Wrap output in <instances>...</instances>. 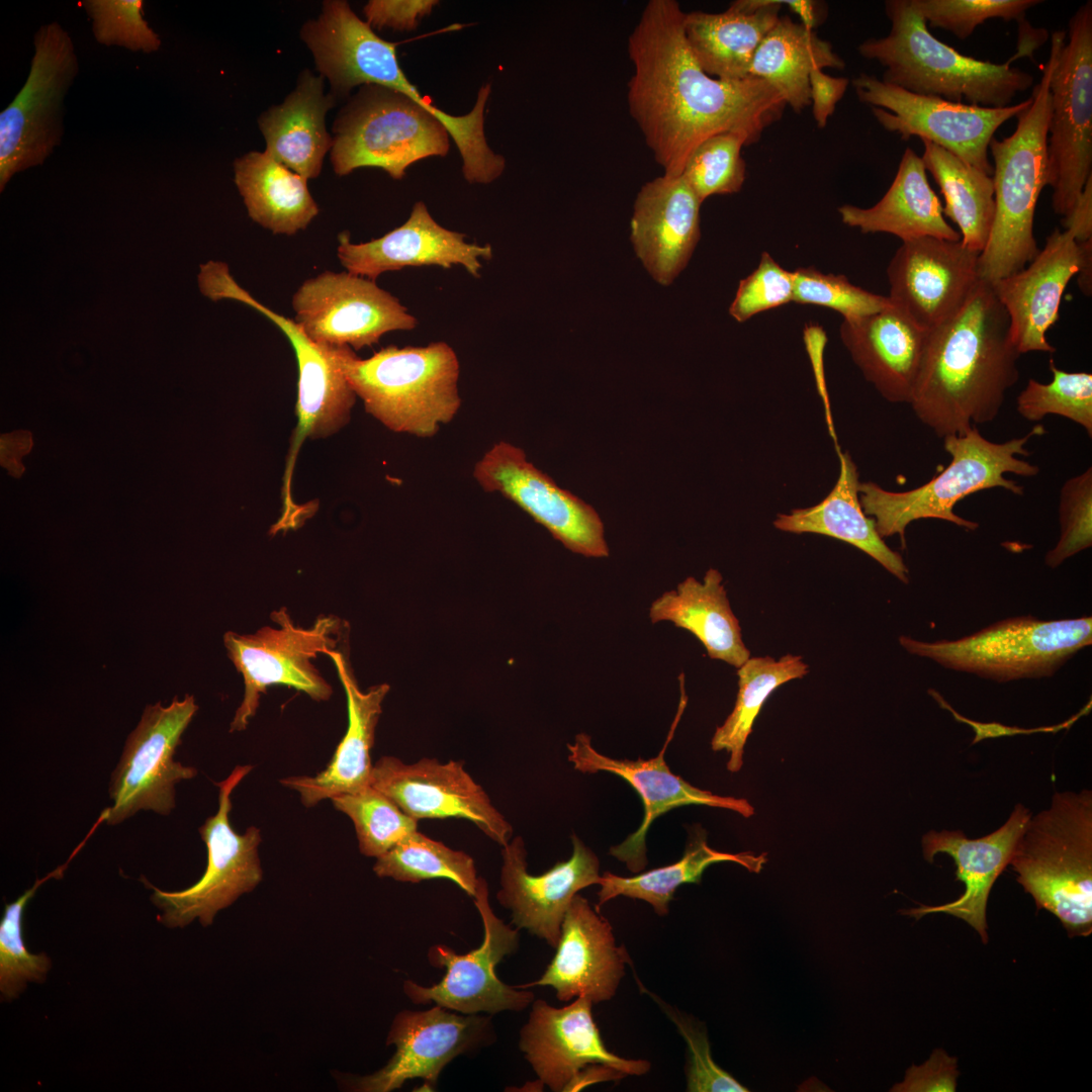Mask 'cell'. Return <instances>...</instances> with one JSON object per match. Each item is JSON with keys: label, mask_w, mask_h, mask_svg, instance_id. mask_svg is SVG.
<instances>
[{"label": "cell", "mask_w": 1092, "mask_h": 1092, "mask_svg": "<svg viewBox=\"0 0 1092 1092\" xmlns=\"http://www.w3.org/2000/svg\"><path fill=\"white\" fill-rule=\"evenodd\" d=\"M437 4L435 0H371L363 11L372 28L412 30Z\"/></svg>", "instance_id": "cell-55"}, {"label": "cell", "mask_w": 1092, "mask_h": 1092, "mask_svg": "<svg viewBox=\"0 0 1092 1092\" xmlns=\"http://www.w3.org/2000/svg\"><path fill=\"white\" fill-rule=\"evenodd\" d=\"M838 213L843 223L861 233H888L902 242L922 237L961 240L960 232L943 216L921 157L911 148L905 150L896 176L879 202L868 208L841 205Z\"/></svg>", "instance_id": "cell-36"}, {"label": "cell", "mask_w": 1092, "mask_h": 1092, "mask_svg": "<svg viewBox=\"0 0 1092 1092\" xmlns=\"http://www.w3.org/2000/svg\"><path fill=\"white\" fill-rule=\"evenodd\" d=\"M749 139L740 132H723L701 143L689 156L681 176L701 202L712 195L738 192L745 180L741 157Z\"/></svg>", "instance_id": "cell-47"}, {"label": "cell", "mask_w": 1092, "mask_h": 1092, "mask_svg": "<svg viewBox=\"0 0 1092 1092\" xmlns=\"http://www.w3.org/2000/svg\"><path fill=\"white\" fill-rule=\"evenodd\" d=\"M1032 812L1018 803L1007 821L997 830L981 838L970 839L961 830H930L922 837L926 861L932 862L937 853H947L957 864V880L965 885L959 899L936 906L921 905L901 911L915 919L927 914L945 913L963 919L988 941L986 908L991 889L1009 864L1013 849L1025 829Z\"/></svg>", "instance_id": "cell-29"}, {"label": "cell", "mask_w": 1092, "mask_h": 1092, "mask_svg": "<svg viewBox=\"0 0 1092 1092\" xmlns=\"http://www.w3.org/2000/svg\"><path fill=\"white\" fill-rule=\"evenodd\" d=\"M839 475L828 495L815 506L779 514L774 521L778 530L825 535L861 550L904 583L909 570L902 556L892 550L876 530L875 521L866 515L859 499V477L848 452L837 448Z\"/></svg>", "instance_id": "cell-35"}, {"label": "cell", "mask_w": 1092, "mask_h": 1092, "mask_svg": "<svg viewBox=\"0 0 1092 1092\" xmlns=\"http://www.w3.org/2000/svg\"><path fill=\"white\" fill-rule=\"evenodd\" d=\"M781 7V1L738 0L719 13L685 12L686 41L708 75L745 79L756 50L780 19Z\"/></svg>", "instance_id": "cell-33"}, {"label": "cell", "mask_w": 1092, "mask_h": 1092, "mask_svg": "<svg viewBox=\"0 0 1092 1092\" xmlns=\"http://www.w3.org/2000/svg\"><path fill=\"white\" fill-rule=\"evenodd\" d=\"M28 76L0 113V191L17 172L40 166L61 145L64 99L79 73L68 31L57 21L33 36Z\"/></svg>", "instance_id": "cell-10"}, {"label": "cell", "mask_w": 1092, "mask_h": 1092, "mask_svg": "<svg viewBox=\"0 0 1092 1092\" xmlns=\"http://www.w3.org/2000/svg\"><path fill=\"white\" fill-rule=\"evenodd\" d=\"M885 11L890 32L869 38L858 46V54L879 62L882 81L909 92L937 96L952 102L1001 108L1029 89L1033 77L1003 64L966 56L937 39L910 0H888Z\"/></svg>", "instance_id": "cell-5"}, {"label": "cell", "mask_w": 1092, "mask_h": 1092, "mask_svg": "<svg viewBox=\"0 0 1092 1092\" xmlns=\"http://www.w3.org/2000/svg\"><path fill=\"white\" fill-rule=\"evenodd\" d=\"M641 991L650 995L660 1006L663 1012L675 1024L678 1032L684 1037L687 1049V1090L691 1092H747L748 1089L740 1084L725 1070L720 1068L713 1060L707 1031L698 1023L677 1009L671 1007L656 995L648 991L637 979Z\"/></svg>", "instance_id": "cell-51"}, {"label": "cell", "mask_w": 1092, "mask_h": 1092, "mask_svg": "<svg viewBox=\"0 0 1092 1092\" xmlns=\"http://www.w3.org/2000/svg\"><path fill=\"white\" fill-rule=\"evenodd\" d=\"M295 323L315 344L359 350L392 331H411L417 318L375 281L325 271L305 280L292 297Z\"/></svg>", "instance_id": "cell-19"}, {"label": "cell", "mask_w": 1092, "mask_h": 1092, "mask_svg": "<svg viewBox=\"0 0 1092 1092\" xmlns=\"http://www.w3.org/2000/svg\"><path fill=\"white\" fill-rule=\"evenodd\" d=\"M555 948L541 978L518 988L550 986L560 1001L583 997L597 1004L616 995L626 965H631L625 946L616 944L609 920L578 894L564 914Z\"/></svg>", "instance_id": "cell-27"}, {"label": "cell", "mask_w": 1092, "mask_h": 1092, "mask_svg": "<svg viewBox=\"0 0 1092 1092\" xmlns=\"http://www.w3.org/2000/svg\"><path fill=\"white\" fill-rule=\"evenodd\" d=\"M1061 222L1077 243L1092 239V175Z\"/></svg>", "instance_id": "cell-57"}, {"label": "cell", "mask_w": 1092, "mask_h": 1092, "mask_svg": "<svg viewBox=\"0 0 1092 1092\" xmlns=\"http://www.w3.org/2000/svg\"><path fill=\"white\" fill-rule=\"evenodd\" d=\"M899 642L911 654L987 679L1038 678L1053 675L1091 645L1092 618L1045 621L1019 616L956 640L928 642L901 636Z\"/></svg>", "instance_id": "cell-9"}, {"label": "cell", "mask_w": 1092, "mask_h": 1092, "mask_svg": "<svg viewBox=\"0 0 1092 1092\" xmlns=\"http://www.w3.org/2000/svg\"><path fill=\"white\" fill-rule=\"evenodd\" d=\"M489 1017L458 1015L436 1005L425 1011L404 1010L393 1019L386 1044L395 1053L377 1072L350 1080L361 1092H389L415 1078L433 1090L443 1068L454 1058L477 1048L489 1034Z\"/></svg>", "instance_id": "cell-24"}, {"label": "cell", "mask_w": 1092, "mask_h": 1092, "mask_svg": "<svg viewBox=\"0 0 1092 1092\" xmlns=\"http://www.w3.org/2000/svg\"><path fill=\"white\" fill-rule=\"evenodd\" d=\"M197 278L201 293L211 300L234 299L268 317L285 334L294 350L298 365V423L293 435L284 489V499L290 500L291 469L300 444L306 437H327L344 427L350 419L356 394L325 346L312 342L295 321L254 298L236 282L225 263L209 261L202 264Z\"/></svg>", "instance_id": "cell-17"}, {"label": "cell", "mask_w": 1092, "mask_h": 1092, "mask_svg": "<svg viewBox=\"0 0 1092 1092\" xmlns=\"http://www.w3.org/2000/svg\"><path fill=\"white\" fill-rule=\"evenodd\" d=\"M1053 374L1050 383L1029 378L1016 398V411L1026 421H1041L1048 415H1058L1080 425L1092 437V375L1087 372H1067L1051 358Z\"/></svg>", "instance_id": "cell-46"}, {"label": "cell", "mask_w": 1092, "mask_h": 1092, "mask_svg": "<svg viewBox=\"0 0 1092 1092\" xmlns=\"http://www.w3.org/2000/svg\"><path fill=\"white\" fill-rule=\"evenodd\" d=\"M473 477L486 492H498L568 550L585 557H608L604 524L596 510L559 487L511 443L494 444L476 462Z\"/></svg>", "instance_id": "cell-21"}, {"label": "cell", "mask_w": 1092, "mask_h": 1092, "mask_svg": "<svg viewBox=\"0 0 1092 1092\" xmlns=\"http://www.w3.org/2000/svg\"><path fill=\"white\" fill-rule=\"evenodd\" d=\"M323 346L366 412L393 432L433 437L460 408L459 361L445 342L391 345L367 359L347 346Z\"/></svg>", "instance_id": "cell-7"}, {"label": "cell", "mask_w": 1092, "mask_h": 1092, "mask_svg": "<svg viewBox=\"0 0 1092 1092\" xmlns=\"http://www.w3.org/2000/svg\"><path fill=\"white\" fill-rule=\"evenodd\" d=\"M77 854L74 850L68 860L53 872L37 879L15 901L5 904L0 921V993L2 1001L15 999L28 982L41 983L51 969V960L43 953H31L23 939V913L26 904L38 888L51 879H60L70 861Z\"/></svg>", "instance_id": "cell-44"}, {"label": "cell", "mask_w": 1092, "mask_h": 1092, "mask_svg": "<svg viewBox=\"0 0 1092 1092\" xmlns=\"http://www.w3.org/2000/svg\"><path fill=\"white\" fill-rule=\"evenodd\" d=\"M980 252L962 241L902 242L887 268L892 304L928 333L957 313L979 282Z\"/></svg>", "instance_id": "cell-23"}, {"label": "cell", "mask_w": 1092, "mask_h": 1092, "mask_svg": "<svg viewBox=\"0 0 1092 1092\" xmlns=\"http://www.w3.org/2000/svg\"><path fill=\"white\" fill-rule=\"evenodd\" d=\"M234 171L249 216L273 234L294 235L317 215L307 179L268 153L252 151L237 158Z\"/></svg>", "instance_id": "cell-38"}, {"label": "cell", "mask_w": 1092, "mask_h": 1092, "mask_svg": "<svg viewBox=\"0 0 1092 1092\" xmlns=\"http://www.w3.org/2000/svg\"><path fill=\"white\" fill-rule=\"evenodd\" d=\"M82 6L98 43L145 54L161 48L160 35L144 18V0H84Z\"/></svg>", "instance_id": "cell-48"}, {"label": "cell", "mask_w": 1092, "mask_h": 1092, "mask_svg": "<svg viewBox=\"0 0 1092 1092\" xmlns=\"http://www.w3.org/2000/svg\"><path fill=\"white\" fill-rule=\"evenodd\" d=\"M922 143L925 170L932 175L944 198L943 216L959 226L965 246L981 253L995 214L992 176L931 142Z\"/></svg>", "instance_id": "cell-41"}, {"label": "cell", "mask_w": 1092, "mask_h": 1092, "mask_svg": "<svg viewBox=\"0 0 1092 1092\" xmlns=\"http://www.w3.org/2000/svg\"><path fill=\"white\" fill-rule=\"evenodd\" d=\"M766 860V853H728L713 849L707 843L706 831L701 826H695L689 829L684 855L677 861L631 877L605 872L599 883L601 889L598 892L596 909L599 911L603 904L613 898L625 896L645 901L652 906L656 914L665 916L675 890L684 884H700L704 872L711 864L730 861L751 873H759Z\"/></svg>", "instance_id": "cell-40"}, {"label": "cell", "mask_w": 1092, "mask_h": 1092, "mask_svg": "<svg viewBox=\"0 0 1092 1092\" xmlns=\"http://www.w3.org/2000/svg\"><path fill=\"white\" fill-rule=\"evenodd\" d=\"M852 85L859 101L871 106L888 131L903 140L918 136L931 142L991 176L988 150L994 133L1031 102L1029 97L1001 108L952 102L915 94L864 73L854 78Z\"/></svg>", "instance_id": "cell-15"}, {"label": "cell", "mask_w": 1092, "mask_h": 1092, "mask_svg": "<svg viewBox=\"0 0 1092 1092\" xmlns=\"http://www.w3.org/2000/svg\"><path fill=\"white\" fill-rule=\"evenodd\" d=\"M1060 538L1044 558L1051 568L1092 545V468L1070 477L1062 485L1059 499Z\"/></svg>", "instance_id": "cell-52"}, {"label": "cell", "mask_w": 1092, "mask_h": 1092, "mask_svg": "<svg viewBox=\"0 0 1092 1092\" xmlns=\"http://www.w3.org/2000/svg\"><path fill=\"white\" fill-rule=\"evenodd\" d=\"M370 785L417 821L461 818L502 846L512 838V825L463 761L425 757L405 763L386 755L373 764Z\"/></svg>", "instance_id": "cell-22"}, {"label": "cell", "mask_w": 1092, "mask_h": 1092, "mask_svg": "<svg viewBox=\"0 0 1092 1092\" xmlns=\"http://www.w3.org/2000/svg\"><path fill=\"white\" fill-rule=\"evenodd\" d=\"M840 339L863 377L893 403H909L927 333L893 304L843 320Z\"/></svg>", "instance_id": "cell-32"}, {"label": "cell", "mask_w": 1092, "mask_h": 1092, "mask_svg": "<svg viewBox=\"0 0 1092 1092\" xmlns=\"http://www.w3.org/2000/svg\"><path fill=\"white\" fill-rule=\"evenodd\" d=\"M346 694L348 727L328 766L314 777H289L280 783L299 793L301 803L312 807L325 799L360 791L371 783V749L387 684L360 690L353 670L340 649L329 652Z\"/></svg>", "instance_id": "cell-31"}, {"label": "cell", "mask_w": 1092, "mask_h": 1092, "mask_svg": "<svg viewBox=\"0 0 1092 1092\" xmlns=\"http://www.w3.org/2000/svg\"><path fill=\"white\" fill-rule=\"evenodd\" d=\"M593 1002L576 998L562 1008L534 1000L520 1033L524 1053L542 1085L552 1091H578L602 1081H619L649 1072L646 1060L622 1058L608 1050L598 1028Z\"/></svg>", "instance_id": "cell-14"}, {"label": "cell", "mask_w": 1092, "mask_h": 1092, "mask_svg": "<svg viewBox=\"0 0 1092 1092\" xmlns=\"http://www.w3.org/2000/svg\"><path fill=\"white\" fill-rule=\"evenodd\" d=\"M702 202L681 175L663 174L637 194L630 239L647 272L669 285L689 263L700 240Z\"/></svg>", "instance_id": "cell-30"}, {"label": "cell", "mask_w": 1092, "mask_h": 1092, "mask_svg": "<svg viewBox=\"0 0 1092 1092\" xmlns=\"http://www.w3.org/2000/svg\"><path fill=\"white\" fill-rule=\"evenodd\" d=\"M1051 77L1046 155L1054 211L1064 216L1092 175V2L1069 20Z\"/></svg>", "instance_id": "cell-12"}, {"label": "cell", "mask_w": 1092, "mask_h": 1092, "mask_svg": "<svg viewBox=\"0 0 1092 1092\" xmlns=\"http://www.w3.org/2000/svg\"><path fill=\"white\" fill-rule=\"evenodd\" d=\"M679 679L680 699L677 712L657 756L650 759L639 757L636 760L612 758L597 751L592 745L590 736L583 732L575 736L573 743L567 744V758L576 770L614 774L628 782L641 798L644 816L640 826L609 851L618 860L625 862L628 870L634 874L643 872L648 863L646 835L652 822L674 808L700 805L728 809L746 818L754 814L753 806L746 799L719 796L696 788L681 777L672 774L667 766L665 750L672 740L688 701L684 673Z\"/></svg>", "instance_id": "cell-20"}, {"label": "cell", "mask_w": 1092, "mask_h": 1092, "mask_svg": "<svg viewBox=\"0 0 1092 1092\" xmlns=\"http://www.w3.org/2000/svg\"><path fill=\"white\" fill-rule=\"evenodd\" d=\"M794 276V302L834 309L843 320L869 315L892 305L888 296L853 285L844 275L807 267L795 270Z\"/></svg>", "instance_id": "cell-49"}, {"label": "cell", "mask_w": 1092, "mask_h": 1092, "mask_svg": "<svg viewBox=\"0 0 1092 1092\" xmlns=\"http://www.w3.org/2000/svg\"><path fill=\"white\" fill-rule=\"evenodd\" d=\"M253 766L238 765L228 778L216 782L217 812L206 818L198 831L207 849V864L201 878L182 891H163L145 878L153 890L151 901L161 910L158 920L169 928L185 927L195 919L209 926L218 911L240 896L253 891L263 878L258 854L260 829L251 826L236 832L230 822L232 794Z\"/></svg>", "instance_id": "cell-13"}, {"label": "cell", "mask_w": 1092, "mask_h": 1092, "mask_svg": "<svg viewBox=\"0 0 1092 1092\" xmlns=\"http://www.w3.org/2000/svg\"><path fill=\"white\" fill-rule=\"evenodd\" d=\"M472 898L483 923L480 946L466 954H458L445 944L431 946L428 961L435 968L446 969L445 976L429 987L405 981L403 991L416 1004L435 1002L462 1014L523 1010L533 1003L534 993L505 984L494 971L506 956L517 950L520 929L512 928L494 914L488 902L487 883L482 877H478Z\"/></svg>", "instance_id": "cell-18"}, {"label": "cell", "mask_w": 1092, "mask_h": 1092, "mask_svg": "<svg viewBox=\"0 0 1092 1092\" xmlns=\"http://www.w3.org/2000/svg\"><path fill=\"white\" fill-rule=\"evenodd\" d=\"M930 27L951 32L960 39L972 35L976 27L992 18L1023 23L1028 9L1040 0H910Z\"/></svg>", "instance_id": "cell-50"}, {"label": "cell", "mask_w": 1092, "mask_h": 1092, "mask_svg": "<svg viewBox=\"0 0 1092 1092\" xmlns=\"http://www.w3.org/2000/svg\"><path fill=\"white\" fill-rule=\"evenodd\" d=\"M794 286V271L784 269L763 252L756 269L739 282L729 313L743 323L759 312L792 302Z\"/></svg>", "instance_id": "cell-53"}, {"label": "cell", "mask_w": 1092, "mask_h": 1092, "mask_svg": "<svg viewBox=\"0 0 1092 1092\" xmlns=\"http://www.w3.org/2000/svg\"><path fill=\"white\" fill-rule=\"evenodd\" d=\"M1 465L14 477H20L24 471L21 458L29 453L32 446L31 434L27 431H15L1 436Z\"/></svg>", "instance_id": "cell-58"}, {"label": "cell", "mask_w": 1092, "mask_h": 1092, "mask_svg": "<svg viewBox=\"0 0 1092 1092\" xmlns=\"http://www.w3.org/2000/svg\"><path fill=\"white\" fill-rule=\"evenodd\" d=\"M1008 314L981 279L963 307L928 332L909 404L938 438L994 421L1019 378Z\"/></svg>", "instance_id": "cell-2"}, {"label": "cell", "mask_w": 1092, "mask_h": 1092, "mask_svg": "<svg viewBox=\"0 0 1092 1092\" xmlns=\"http://www.w3.org/2000/svg\"><path fill=\"white\" fill-rule=\"evenodd\" d=\"M849 80L832 77L822 69L814 68L809 74L810 103L818 127H824L839 100L844 96Z\"/></svg>", "instance_id": "cell-56"}, {"label": "cell", "mask_w": 1092, "mask_h": 1092, "mask_svg": "<svg viewBox=\"0 0 1092 1092\" xmlns=\"http://www.w3.org/2000/svg\"><path fill=\"white\" fill-rule=\"evenodd\" d=\"M336 100L325 93V78L304 69L284 101L258 118L265 152L305 179L316 178L333 147L326 115Z\"/></svg>", "instance_id": "cell-34"}, {"label": "cell", "mask_w": 1092, "mask_h": 1092, "mask_svg": "<svg viewBox=\"0 0 1092 1092\" xmlns=\"http://www.w3.org/2000/svg\"><path fill=\"white\" fill-rule=\"evenodd\" d=\"M675 0H650L628 37L634 71L627 88L631 117L663 174L679 176L708 138L740 132L756 143L787 105L767 81L708 75L692 55Z\"/></svg>", "instance_id": "cell-1"}, {"label": "cell", "mask_w": 1092, "mask_h": 1092, "mask_svg": "<svg viewBox=\"0 0 1092 1092\" xmlns=\"http://www.w3.org/2000/svg\"><path fill=\"white\" fill-rule=\"evenodd\" d=\"M648 614L652 624L671 622L691 632L712 659L738 668L750 657L723 576L715 568L708 569L702 581L689 576L675 589L664 592L651 603Z\"/></svg>", "instance_id": "cell-37"}, {"label": "cell", "mask_w": 1092, "mask_h": 1092, "mask_svg": "<svg viewBox=\"0 0 1092 1092\" xmlns=\"http://www.w3.org/2000/svg\"><path fill=\"white\" fill-rule=\"evenodd\" d=\"M1009 864L1038 909L1057 916L1069 936L1092 932V792H1057L1031 816Z\"/></svg>", "instance_id": "cell-8"}, {"label": "cell", "mask_w": 1092, "mask_h": 1092, "mask_svg": "<svg viewBox=\"0 0 1092 1092\" xmlns=\"http://www.w3.org/2000/svg\"><path fill=\"white\" fill-rule=\"evenodd\" d=\"M198 706L194 697H175L171 704L148 705L127 736L110 776L106 823L116 825L139 811L168 815L176 806V785L197 775L174 759L181 737Z\"/></svg>", "instance_id": "cell-16"}, {"label": "cell", "mask_w": 1092, "mask_h": 1092, "mask_svg": "<svg viewBox=\"0 0 1092 1092\" xmlns=\"http://www.w3.org/2000/svg\"><path fill=\"white\" fill-rule=\"evenodd\" d=\"M1088 259H1092V239L1077 243L1070 232L1056 229L1023 269L992 284L1008 314L1011 339L1020 355L1056 352L1046 332L1059 320L1069 281Z\"/></svg>", "instance_id": "cell-26"}, {"label": "cell", "mask_w": 1092, "mask_h": 1092, "mask_svg": "<svg viewBox=\"0 0 1092 1092\" xmlns=\"http://www.w3.org/2000/svg\"><path fill=\"white\" fill-rule=\"evenodd\" d=\"M959 1071L957 1059L938 1049L921 1066L913 1065L906 1072L904 1081L896 1084L891 1091L896 1092H931L956 1091Z\"/></svg>", "instance_id": "cell-54"}, {"label": "cell", "mask_w": 1092, "mask_h": 1092, "mask_svg": "<svg viewBox=\"0 0 1092 1092\" xmlns=\"http://www.w3.org/2000/svg\"><path fill=\"white\" fill-rule=\"evenodd\" d=\"M374 873L380 878L419 883L448 879L473 897L478 876L473 858L462 850L416 831L376 858Z\"/></svg>", "instance_id": "cell-43"}, {"label": "cell", "mask_w": 1092, "mask_h": 1092, "mask_svg": "<svg viewBox=\"0 0 1092 1092\" xmlns=\"http://www.w3.org/2000/svg\"><path fill=\"white\" fill-rule=\"evenodd\" d=\"M337 255L350 273L375 281L385 272L405 267L461 265L473 277L480 276L481 259L492 258L490 245L467 243L465 235L440 225L424 202L418 201L407 220L384 236L354 244L349 234L339 236Z\"/></svg>", "instance_id": "cell-28"}, {"label": "cell", "mask_w": 1092, "mask_h": 1092, "mask_svg": "<svg viewBox=\"0 0 1092 1092\" xmlns=\"http://www.w3.org/2000/svg\"><path fill=\"white\" fill-rule=\"evenodd\" d=\"M1036 425L1026 435L996 443L983 437L976 426L964 435L943 438L944 450L950 455L949 464L926 483L907 490L890 491L879 484L859 483V499L863 512L875 521L882 538L899 535L905 547V531L909 524L921 519H938L967 530L979 524L958 516L954 506L970 494L1001 487L1016 495L1024 488L1006 478L1012 473L1024 477L1038 474L1039 467L1020 457L1030 456L1025 448L1033 436L1044 434Z\"/></svg>", "instance_id": "cell-6"}, {"label": "cell", "mask_w": 1092, "mask_h": 1092, "mask_svg": "<svg viewBox=\"0 0 1092 1092\" xmlns=\"http://www.w3.org/2000/svg\"><path fill=\"white\" fill-rule=\"evenodd\" d=\"M809 666L801 655L786 654L779 660L770 656L749 657L737 668L738 693L734 708L717 727L711 747L729 754L727 769L737 772L743 764L744 746L754 721L770 694L782 685L802 678Z\"/></svg>", "instance_id": "cell-42"}, {"label": "cell", "mask_w": 1092, "mask_h": 1092, "mask_svg": "<svg viewBox=\"0 0 1092 1092\" xmlns=\"http://www.w3.org/2000/svg\"><path fill=\"white\" fill-rule=\"evenodd\" d=\"M832 46L804 23L780 17L756 50L749 76L774 86L796 112L810 104L809 74L814 68L844 69Z\"/></svg>", "instance_id": "cell-39"}, {"label": "cell", "mask_w": 1092, "mask_h": 1092, "mask_svg": "<svg viewBox=\"0 0 1092 1092\" xmlns=\"http://www.w3.org/2000/svg\"><path fill=\"white\" fill-rule=\"evenodd\" d=\"M490 86H482L468 114L455 116L434 105L379 85H363L333 124L331 162L338 176L358 168H380L401 179L415 162L445 156L449 135L463 161L470 183H490L504 171L484 135V108Z\"/></svg>", "instance_id": "cell-3"}, {"label": "cell", "mask_w": 1092, "mask_h": 1092, "mask_svg": "<svg viewBox=\"0 0 1092 1092\" xmlns=\"http://www.w3.org/2000/svg\"><path fill=\"white\" fill-rule=\"evenodd\" d=\"M270 618L278 628L265 626L253 634L229 631L223 635L228 655L243 675L245 686L231 732L247 728L257 713L261 695L272 685L293 688L317 702L332 696L331 685L312 659L339 649L345 624L336 616L320 615L311 627L302 628L293 623L284 607L272 612Z\"/></svg>", "instance_id": "cell-11"}, {"label": "cell", "mask_w": 1092, "mask_h": 1092, "mask_svg": "<svg viewBox=\"0 0 1092 1092\" xmlns=\"http://www.w3.org/2000/svg\"><path fill=\"white\" fill-rule=\"evenodd\" d=\"M571 840V856L541 875L528 872L521 836L502 846L497 900L511 910L512 922L518 929H527L552 947L557 946L563 917L573 897L586 887L599 885L601 880L596 853L577 835L572 834Z\"/></svg>", "instance_id": "cell-25"}, {"label": "cell", "mask_w": 1092, "mask_h": 1092, "mask_svg": "<svg viewBox=\"0 0 1092 1092\" xmlns=\"http://www.w3.org/2000/svg\"><path fill=\"white\" fill-rule=\"evenodd\" d=\"M1064 30L1052 34L1051 52L1034 86L1030 104L1015 117L1013 133L993 138L995 214L989 239L979 258L982 280L991 284L1023 269L1037 255L1033 218L1037 200L1048 185V132L1052 113L1050 82L1066 42Z\"/></svg>", "instance_id": "cell-4"}, {"label": "cell", "mask_w": 1092, "mask_h": 1092, "mask_svg": "<svg viewBox=\"0 0 1092 1092\" xmlns=\"http://www.w3.org/2000/svg\"><path fill=\"white\" fill-rule=\"evenodd\" d=\"M331 800L352 820L364 855L377 858L418 831V821L371 785Z\"/></svg>", "instance_id": "cell-45"}]
</instances>
